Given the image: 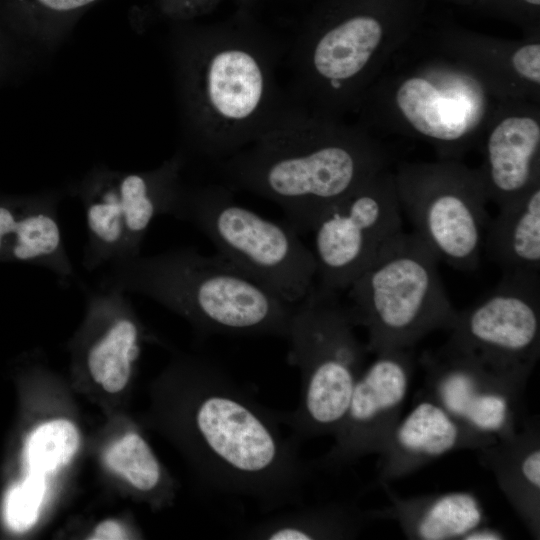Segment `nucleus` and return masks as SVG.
Instances as JSON below:
<instances>
[{
	"label": "nucleus",
	"mask_w": 540,
	"mask_h": 540,
	"mask_svg": "<svg viewBox=\"0 0 540 540\" xmlns=\"http://www.w3.org/2000/svg\"><path fill=\"white\" fill-rule=\"evenodd\" d=\"M389 505L367 510L369 520L396 522L412 540H461L469 531L487 523L479 498L470 491H449L402 497L389 484H380Z\"/></svg>",
	"instance_id": "a211bd4d"
},
{
	"label": "nucleus",
	"mask_w": 540,
	"mask_h": 540,
	"mask_svg": "<svg viewBox=\"0 0 540 540\" xmlns=\"http://www.w3.org/2000/svg\"><path fill=\"white\" fill-rule=\"evenodd\" d=\"M437 255L413 232L390 238L347 289L348 311L367 332L369 353L412 349L449 331L458 310L439 274Z\"/></svg>",
	"instance_id": "39448f33"
},
{
	"label": "nucleus",
	"mask_w": 540,
	"mask_h": 540,
	"mask_svg": "<svg viewBox=\"0 0 540 540\" xmlns=\"http://www.w3.org/2000/svg\"><path fill=\"white\" fill-rule=\"evenodd\" d=\"M513 76L526 84H540V44L525 43L515 47L510 54Z\"/></svg>",
	"instance_id": "c85d7f7f"
},
{
	"label": "nucleus",
	"mask_w": 540,
	"mask_h": 540,
	"mask_svg": "<svg viewBox=\"0 0 540 540\" xmlns=\"http://www.w3.org/2000/svg\"><path fill=\"white\" fill-rule=\"evenodd\" d=\"M489 219L483 242L502 273L540 274V182Z\"/></svg>",
	"instance_id": "4be33fe9"
},
{
	"label": "nucleus",
	"mask_w": 540,
	"mask_h": 540,
	"mask_svg": "<svg viewBox=\"0 0 540 540\" xmlns=\"http://www.w3.org/2000/svg\"><path fill=\"white\" fill-rule=\"evenodd\" d=\"M63 191L34 193L32 201L11 232L4 262L40 266L51 271L62 285L74 278L58 217Z\"/></svg>",
	"instance_id": "412c9836"
},
{
	"label": "nucleus",
	"mask_w": 540,
	"mask_h": 540,
	"mask_svg": "<svg viewBox=\"0 0 540 540\" xmlns=\"http://www.w3.org/2000/svg\"><path fill=\"white\" fill-rule=\"evenodd\" d=\"M402 214L415 233L455 270L480 264L489 202L478 170L456 160L411 163L394 173Z\"/></svg>",
	"instance_id": "6e6552de"
},
{
	"label": "nucleus",
	"mask_w": 540,
	"mask_h": 540,
	"mask_svg": "<svg viewBox=\"0 0 540 540\" xmlns=\"http://www.w3.org/2000/svg\"><path fill=\"white\" fill-rule=\"evenodd\" d=\"M526 3H529L531 5H536V6H539L540 5V0H524Z\"/></svg>",
	"instance_id": "2f4dec72"
},
{
	"label": "nucleus",
	"mask_w": 540,
	"mask_h": 540,
	"mask_svg": "<svg viewBox=\"0 0 540 540\" xmlns=\"http://www.w3.org/2000/svg\"><path fill=\"white\" fill-rule=\"evenodd\" d=\"M78 446L79 433L70 421L58 419L39 426L27 442L29 472L45 475L57 470L71 460Z\"/></svg>",
	"instance_id": "393cba45"
},
{
	"label": "nucleus",
	"mask_w": 540,
	"mask_h": 540,
	"mask_svg": "<svg viewBox=\"0 0 540 540\" xmlns=\"http://www.w3.org/2000/svg\"><path fill=\"white\" fill-rule=\"evenodd\" d=\"M496 440L456 419L420 392L378 454V482L389 484L447 454L460 450L476 451Z\"/></svg>",
	"instance_id": "4468645a"
},
{
	"label": "nucleus",
	"mask_w": 540,
	"mask_h": 540,
	"mask_svg": "<svg viewBox=\"0 0 540 540\" xmlns=\"http://www.w3.org/2000/svg\"><path fill=\"white\" fill-rule=\"evenodd\" d=\"M488 87L469 68L433 64L398 81L393 105L409 130L456 160L482 129L490 108Z\"/></svg>",
	"instance_id": "9b49d317"
},
{
	"label": "nucleus",
	"mask_w": 540,
	"mask_h": 540,
	"mask_svg": "<svg viewBox=\"0 0 540 540\" xmlns=\"http://www.w3.org/2000/svg\"><path fill=\"white\" fill-rule=\"evenodd\" d=\"M184 165L185 156L177 152L150 170H115L126 232L124 258L141 254L148 229L157 217H177L186 189L181 179Z\"/></svg>",
	"instance_id": "6ab92c4d"
},
{
	"label": "nucleus",
	"mask_w": 540,
	"mask_h": 540,
	"mask_svg": "<svg viewBox=\"0 0 540 540\" xmlns=\"http://www.w3.org/2000/svg\"><path fill=\"white\" fill-rule=\"evenodd\" d=\"M386 164L384 150L363 129L293 102L257 140L227 157L223 171L229 188L274 202L304 234Z\"/></svg>",
	"instance_id": "f03ea898"
},
{
	"label": "nucleus",
	"mask_w": 540,
	"mask_h": 540,
	"mask_svg": "<svg viewBox=\"0 0 540 540\" xmlns=\"http://www.w3.org/2000/svg\"><path fill=\"white\" fill-rule=\"evenodd\" d=\"M506 538L505 533L501 530L485 523L469 531L461 540H502Z\"/></svg>",
	"instance_id": "7c9ffc66"
},
{
	"label": "nucleus",
	"mask_w": 540,
	"mask_h": 540,
	"mask_svg": "<svg viewBox=\"0 0 540 540\" xmlns=\"http://www.w3.org/2000/svg\"><path fill=\"white\" fill-rule=\"evenodd\" d=\"M366 511L345 503L294 509L261 521L244 537L262 540H336L359 535L368 521Z\"/></svg>",
	"instance_id": "5701e85b"
},
{
	"label": "nucleus",
	"mask_w": 540,
	"mask_h": 540,
	"mask_svg": "<svg viewBox=\"0 0 540 540\" xmlns=\"http://www.w3.org/2000/svg\"><path fill=\"white\" fill-rule=\"evenodd\" d=\"M123 527L114 520L101 522L92 533L89 539L92 540H121L127 539Z\"/></svg>",
	"instance_id": "c756f323"
},
{
	"label": "nucleus",
	"mask_w": 540,
	"mask_h": 540,
	"mask_svg": "<svg viewBox=\"0 0 540 540\" xmlns=\"http://www.w3.org/2000/svg\"><path fill=\"white\" fill-rule=\"evenodd\" d=\"M184 135L208 157H229L293 104L277 79L282 46L233 28L189 29L170 43Z\"/></svg>",
	"instance_id": "f257e3e1"
},
{
	"label": "nucleus",
	"mask_w": 540,
	"mask_h": 540,
	"mask_svg": "<svg viewBox=\"0 0 540 540\" xmlns=\"http://www.w3.org/2000/svg\"><path fill=\"white\" fill-rule=\"evenodd\" d=\"M414 366L412 349L375 354L356 381L334 444L316 466L338 469L382 451L401 418Z\"/></svg>",
	"instance_id": "ddd939ff"
},
{
	"label": "nucleus",
	"mask_w": 540,
	"mask_h": 540,
	"mask_svg": "<svg viewBox=\"0 0 540 540\" xmlns=\"http://www.w3.org/2000/svg\"><path fill=\"white\" fill-rule=\"evenodd\" d=\"M87 301L95 308L102 327L85 352L93 380L110 393L127 384L133 363L141 352L142 332L131 310L127 293L109 286L88 289Z\"/></svg>",
	"instance_id": "f3484780"
},
{
	"label": "nucleus",
	"mask_w": 540,
	"mask_h": 540,
	"mask_svg": "<svg viewBox=\"0 0 540 540\" xmlns=\"http://www.w3.org/2000/svg\"><path fill=\"white\" fill-rule=\"evenodd\" d=\"M540 123L526 110L497 117L484 143L479 171L488 200L503 207L539 181Z\"/></svg>",
	"instance_id": "2eb2a0df"
},
{
	"label": "nucleus",
	"mask_w": 540,
	"mask_h": 540,
	"mask_svg": "<svg viewBox=\"0 0 540 540\" xmlns=\"http://www.w3.org/2000/svg\"><path fill=\"white\" fill-rule=\"evenodd\" d=\"M100 286L149 297L212 334L285 337L293 305L194 247L117 260Z\"/></svg>",
	"instance_id": "20e7f679"
},
{
	"label": "nucleus",
	"mask_w": 540,
	"mask_h": 540,
	"mask_svg": "<svg viewBox=\"0 0 540 540\" xmlns=\"http://www.w3.org/2000/svg\"><path fill=\"white\" fill-rule=\"evenodd\" d=\"M443 347L528 382L540 354V274L502 273L480 300L457 313Z\"/></svg>",
	"instance_id": "1a4fd4ad"
},
{
	"label": "nucleus",
	"mask_w": 540,
	"mask_h": 540,
	"mask_svg": "<svg viewBox=\"0 0 540 540\" xmlns=\"http://www.w3.org/2000/svg\"><path fill=\"white\" fill-rule=\"evenodd\" d=\"M530 535L540 538V420L526 417L512 433L476 450Z\"/></svg>",
	"instance_id": "dca6fc26"
},
{
	"label": "nucleus",
	"mask_w": 540,
	"mask_h": 540,
	"mask_svg": "<svg viewBox=\"0 0 540 540\" xmlns=\"http://www.w3.org/2000/svg\"><path fill=\"white\" fill-rule=\"evenodd\" d=\"M176 219L193 224L218 255L289 304L315 285V258L301 234L237 203L229 187H186Z\"/></svg>",
	"instance_id": "0eeeda50"
},
{
	"label": "nucleus",
	"mask_w": 540,
	"mask_h": 540,
	"mask_svg": "<svg viewBox=\"0 0 540 540\" xmlns=\"http://www.w3.org/2000/svg\"><path fill=\"white\" fill-rule=\"evenodd\" d=\"M424 392L469 427L496 439L524 421L526 382L493 371L441 346L419 357Z\"/></svg>",
	"instance_id": "f8f14e48"
},
{
	"label": "nucleus",
	"mask_w": 540,
	"mask_h": 540,
	"mask_svg": "<svg viewBox=\"0 0 540 540\" xmlns=\"http://www.w3.org/2000/svg\"><path fill=\"white\" fill-rule=\"evenodd\" d=\"M186 435L212 489L248 497L264 510L300 501L308 467L278 411L258 402L214 363L189 367Z\"/></svg>",
	"instance_id": "7ed1b4c3"
},
{
	"label": "nucleus",
	"mask_w": 540,
	"mask_h": 540,
	"mask_svg": "<svg viewBox=\"0 0 540 540\" xmlns=\"http://www.w3.org/2000/svg\"><path fill=\"white\" fill-rule=\"evenodd\" d=\"M35 50L0 12V84L20 74Z\"/></svg>",
	"instance_id": "cd10ccee"
},
{
	"label": "nucleus",
	"mask_w": 540,
	"mask_h": 540,
	"mask_svg": "<svg viewBox=\"0 0 540 540\" xmlns=\"http://www.w3.org/2000/svg\"><path fill=\"white\" fill-rule=\"evenodd\" d=\"M45 490V475L30 472L22 483L9 490L4 516L13 531L23 532L35 524Z\"/></svg>",
	"instance_id": "bb28decb"
},
{
	"label": "nucleus",
	"mask_w": 540,
	"mask_h": 540,
	"mask_svg": "<svg viewBox=\"0 0 540 540\" xmlns=\"http://www.w3.org/2000/svg\"><path fill=\"white\" fill-rule=\"evenodd\" d=\"M100 1L0 0V12L35 49H52Z\"/></svg>",
	"instance_id": "b1692460"
},
{
	"label": "nucleus",
	"mask_w": 540,
	"mask_h": 540,
	"mask_svg": "<svg viewBox=\"0 0 540 540\" xmlns=\"http://www.w3.org/2000/svg\"><path fill=\"white\" fill-rule=\"evenodd\" d=\"M356 327L338 294L315 285L293 305L284 338L288 363L300 373V399L294 410L278 411V417L299 444L333 436L346 413L369 354Z\"/></svg>",
	"instance_id": "423d86ee"
},
{
	"label": "nucleus",
	"mask_w": 540,
	"mask_h": 540,
	"mask_svg": "<svg viewBox=\"0 0 540 540\" xmlns=\"http://www.w3.org/2000/svg\"><path fill=\"white\" fill-rule=\"evenodd\" d=\"M107 464L133 487L144 493L159 490L164 475L148 443L137 433H128L108 451Z\"/></svg>",
	"instance_id": "a878e982"
},
{
	"label": "nucleus",
	"mask_w": 540,
	"mask_h": 540,
	"mask_svg": "<svg viewBox=\"0 0 540 540\" xmlns=\"http://www.w3.org/2000/svg\"><path fill=\"white\" fill-rule=\"evenodd\" d=\"M402 216L394 173L386 169L332 205L311 230L315 286L335 294L347 290L381 247L403 230Z\"/></svg>",
	"instance_id": "9d476101"
},
{
	"label": "nucleus",
	"mask_w": 540,
	"mask_h": 540,
	"mask_svg": "<svg viewBox=\"0 0 540 540\" xmlns=\"http://www.w3.org/2000/svg\"><path fill=\"white\" fill-rule=\"evenodd\" d=\"M68 191L80 200L85 211L84 268L94 271L124 258L126 232L115 170L94 166Z\"/></svg>",
	"instance_id": "aec40b11"
}]
</instances>
